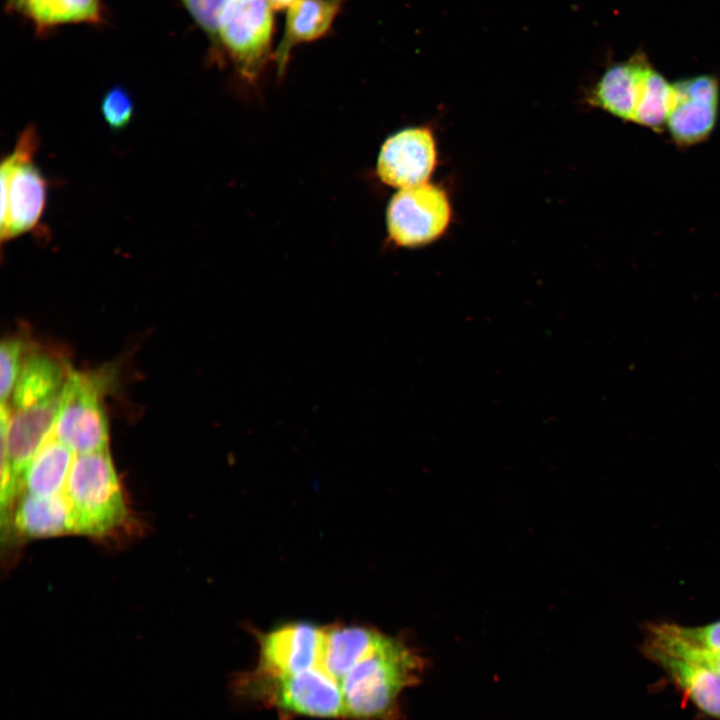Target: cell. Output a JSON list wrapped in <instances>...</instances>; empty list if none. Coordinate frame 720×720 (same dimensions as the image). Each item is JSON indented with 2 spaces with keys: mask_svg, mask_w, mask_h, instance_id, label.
<instances>
[{
  "mask_svg": "<svg viewBox=\"0 0 720 720\" xmlns=\"http://www.w3.org/2000/svg\"><path fill=\"white\" fill-rule=\"evenodd\" d=\"M450 219L445 193L436 186L420 184L401 189L389 203L387 227L399 246L414 247L438 238Z\"/></svg>",
  "mask_w": 720,
  "mask_h": 720,
  "instance_id": "obj_7",
  "label": "cell"
},
{
  "mask_svg": "<svg viewBox=\"0 0 720 720\" xmlns=\"http://www.w3.org/2000/svg\"><path fill=\"white\" fill-rule=\"evenodd\" d=\"M100 111L107 125L112 130L119 131L129 125L135 108L128 91L121 86H115L103 96Z\"/></svg>",
  "mask_w": 720,
  "mask_h": 720,
  "instance_id": "obj_24",
  "label": "cell"
},
{
  "mask_svg": "<svg viewBox=\"0 0 720 720\" xmlns=\"http://www.w3.org/2000/svg\"><path fill=\"white\" fill-rule=\"evenodd\" d=\"M74 457L52 434L23 471L20 490L45 497L63 494Z\"/></svg>",
  "mask_w": 720,
  "mask_h": 720,
  "instance_id": "obj_16",
  "label": "cell"
},
{
  "mask_svg": "<svg viewBox=\"0 0 720 720\" xmlns=\"http://www.w3.org/2000/svg\"><path fill=\"white\" fill-rule=\"evenodd\" d=\"M39 137L34 126L19 135L13 151L0 165L1 214L0 241H10L34 231L44 213L48 183L34 155Z\"/></svg>",
  "mask_w": 720,
  "mask_h": 720,
  "instance_id": "obj_3",
  "label": "cell"
},
{
  "mask_svg": "<svg viewBox=\"0 0 720 720\" xmlns=\"http://www.w3.org/2000/svg\"><path fill=\"white\" fill-rule=\"evenodd\" d=\"M387 635L362 626H334L324 629L320 667L338 683L358 662L373 653Z\"/></svg>",
  "mask_w": 720,
  "mask_h": 720,
  "instance_id": "obj_15",
  "label": "cell"
},
{
  "mask_svg": "<svg viewBox=\"0 0 720 720\" xmlns=\"http://www.w3.org/2000/svg\"><path fill=\"white\" fill-rule=\"evenodd\" d=\"M436 163V150L429 130L410 128L386 140L381 148L377 172L383 182L401 189L423 184Z\"/></svg>",
  "mask_w": 720,
  "mask_h": 720,
  "instance_id": "obj_11",
  "label": "cell"
},
{
  "mask_svg": "<svg viewBox=\"0 0 720 720\" xmlns=\"http://www.w3.org/2000/svg\"><path fill=\"white\" fill-rule=\"evenodd\" d=\"M344 0H300L287 10L283 36L274 58L278 74H282L292 49L318 40L330 31Z\"/></svg>",
  "mask_w": 720,
  "mask_h": 720,
  "instance_id": "obj_13",
  "label": "cell"
},
{
  "mask_svg": "<svg viewBox=\"0 0 720 720\" xmlns=\"http://www.w3.org/2000/svg\"><path fill=\"white\" fill-rule=\"evenodd\" d=\"M195 23L212 43L218 45V35L223 14L230 0H180Z\"/></svg>",
  "mask_w": 720,
  "mask_h": 720,
  "instance_id": "obj_23",
  "label": "cell"
},
{
  "mask_svg": "<svg viewBox=\"0 0 720 720\" xmlns=\"http://www.w3.org/2000/svg\"><path fill=\"white\" fill-rule=\"evenodd\" d=\"M300 0H268L273 11L288 10Z\"/></svg>",
  "mask_w": 720,
  "mask_h": 720,
  "instance_id": "obj_26",
  "label": "cell"
},
{
  "mask_svg": "<svg viewBox=\"0 0 720 720\" xmlns=\"http://www.w3.org/2000/svg\"><path fill=\"white\" fill-rule=\"evenodd\" d=\"M17 530L28 537H51L73 532L69 503L63 494L37 496L23 493L14 512Z\"/></svg>",
  "mask_w": 720,
  "mask_h": 720,
  "instance_id": "obj_17",
  "label": "cell"
},
{
  "mask_svg": "<svg viewBox=\"0 0 720 720\" xmlns=\"http://www.w3.org/2000/svg\"><path fill=\"white\" fill-rule=\"evenodd\" d=\"M675 635L706 648L720 650V622L702 627H682L666 624Z\"/></svg>",
  "mask_w": 720,
  "mask_h": 720,
  "instance_id": "obj_25",
  "label": "cell"
},
{
  "mask_svg": "<svg viewBox=\"0 0 720 720\" xmlns=\"http://www.w3.org/2000/svg\"><path fill=\"white\" fill-rule=\"evenodd\" d=\"M61 395L62 393L42 403L17 409L1 404V448L7 454L19 486L23 471L53 434Z\"/></svg>",
  "mask_w": 720,
  "mask_h": 720,
  "instance_id": "obj_10",
  "label": "cell"
},
{
  "mask_svg": "<svg viewBox=\"0 0 720 720\" xmlns=\"http://www.w3.org/2000/svg\"><path fill=\"white\" fill-rule=\"evenodd\" d=\"M64 495L73 532L104 536L127 518L122 488L109 450L75 454Z\"/></svg>",
  "mask_w": 720,
  "mask_h": 720,
  "instance_id": "obj_2",
  "label": "cell"
},
{
  "mask_svg": "<svg viewBox=\"0 0 720 720\" xmlns=\"http://www.w3.org/2000/svg\"><path fill=\"white\" fill-rule=\"evenodd\" d=\"M103 394L104 382L99 375L69 371L53 434L75 454L108 449Z\"/></svg>",
  "mask_w": 720,
  "mask_h": 720,
  "instance_id": "obj_5",
  "label": "cell"
},
{
  "mask_svg": "<svg viewBox=\"0 0 720 720\" xmlns=\"http://www.w3.org/2000/svg\"><path fill=\"white\" fill-rule=\"evenodd\" d=\"M8 8L40 29L67 24L97 23L102 0H6Z\"/></svg>",
  "mask_w": 720,
  "mask_h": 720,
  "instance_id": "obj_18",
  "label": "cell"
},
{
  "mask_svg": "<svg viewBox=\"0 0 720 720\" xmlns=\"http://www.w3.org/2000/svg\"><path fill=\"white\" fill-rule=\"evenodd\" d=\"M650 634L648 652H659L696 663L720 676V650L684 640L671 632L666 624L654 626Z\"/></svg>",
  "mask_w": 720,
  "mask_h": 720,
  "instance_id": "obj_21",
  "label": "cell"
},
{
  "mask_svg": "<svg viewBox=\"0 0 720 720\" xmlns=\"http://www.w3.org/2000/svg\"><path fill=\"white\" fill-rule=\"evenodd\" d=\"M672 97L673 84L652 67L644 80L633 122L654 131L661 130L666 126Z\"/></svg>",
  "mask_w": 720,
  "mask_h": 720,
  "instance_id": "obj_20",
  "label": "cell"
},
{
  "mask_svg": "<svg viewBox=\"0 0 720 720\" xmlns=\"http://www.w3.org/2000/svg\"><path fill=\"white\" fill-rule=\"evenodd\" d=\"M703 712L720 718V676L707 668L659 652H648Z\"/></svg>",
  "mask_w": 720,
  "mask_h": 720,
  "instance_id": "obj_19",
  "label": "cell"
},
{
  "mask_svg": "<svg viewBox=\"0 0 720 720\" xmlns=\"http://www.w3.org/2000/svg\"><path fill=\"white\" fill-rule=\"evenodd\" d=\"M424 661L398 638L386 636L370 655L340 680L345 716L353 720H393L401 693L413 686Z\"/></svg>",
  "mask_w": 720,
  "mask_h": 720,
  "instance_id": "obj_1",
  "label": "cell"
},
{
  "mask_svg": "<svg viewBox=\"0 0 720 720\" xmlns=\"http://www.w3.org/2000/svg\"><path fill=\"white\" fill-rule=\"evenodd\" d=\"M69 371L51 354L40 351L27 353L9 407H28L57 397L62 393Z\"/></svg>",
  "mask_w": 720,
  "mask_h": 720,
  "instance_id": "obj_14",
  "label": "cell"
},
{
  "mask_svg": "<svg viewBox=\"0 0 720 720\" xmlns=\"http://www.w3.org/2000/svg\"><path fill=\"white\" fill-rule=\"evenodd\" d=\"M26 354V345L20 338L9 337L2 340L0 348L1 404L9 403Z\"/></svg>",
  "mask_w": 720,
  "mask_h": 720,
  "instance_id": "obj_22",
  "label": "cell"
},
{
  "mask_svg": "<svg viewBox=\"0 0 720 720\" xmlns=\"http://www.w3.org/2000/svg\"><path fill=\"white\" fill-rule=\"evenodd\" d=\"M273 27L268 0H230L220 23L217 47L223 48L242 76L254 79L270 55Z\"/></svg>",
  "mask_w": 720,
  "mask_h": 720,
  "instance_id": "obj_6",
  "label": "cell"
},
{
  "mask_svg": "<svg viewBox=\"0 0 720 720\" xmlns=\"http://www.w3.org/2000/svg\"><path fill=\"white\" fill-rule=\"evenodd\" d=\"M259 662L252 672L260 676H282L320 667L324 629L295 622L260 634Z\"/></svg>",
  "mask_w": 720,
  "mask_h": 720,
  "instance_id": "obj_9",
  "label": "cell"
},
{
  "mask_svg": "<svg viewBox=\"0 0 720 720\" xmlns=\"http://www.w3.org/2000/svg\"><path fill=\"white\" fill-rule=\"evenodd\" d=\"M719 81L709 74L673 83V97L666 127L679 146L704 141L712 132L718 115Z\"/></svg>",
  "mask_w": 720,
  "mask_h": 720,
  "instance_id": "obj_8",
  "label": "cell"
},
{
  "mask_svg": "<svg viewBox=\"0 0 720 720\" xmlns=\"http://www.w3.org/2000/svg\"><path fill=\"white\" fill-rule=\"evenodd\" d=\"M237 688L241 695L282 712L324 719L345 716L340 684L321 667L273 677L250 672L238 680Z\"/></svg>",
  "mask_w": 720,
  "mask_h": 720,
  "instance_id": "obj_4",
  "label": "cell"
},
{
  "mask_svg": "<svg viewBox=\"0 0 720 720\" xmlns=\"http://www.w3.org/2000/svg\"><path fill=\"white\" fill-rule=\"evenodd\" d=\"M652 68L645 54L610 66L589 96V102L612 115L633 122L647 73Z\"/></svg>",
  "mask_w": 720,
  "mask_h": 720,
  "instance_id": "obj_12",
  "label": "cell"
}]
</instances>
